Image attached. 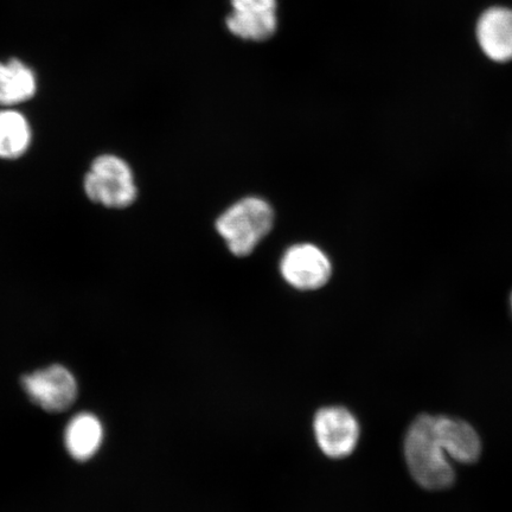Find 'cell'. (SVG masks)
I'll return each instance as SVG.
<instances>
[{
  "label": "cell",
  "instance_id": "277c9868",
  "mask_svg": "<svg viewBox=\"0 0 512 512\" xmlns=\"http://www.w3.org/2000/svg\"><path fill=\"white\" fill-rule=\"evenodd\" d=\"M22 387L29 398L50 413H61L78 398V382L72 371L54 364L24 376Z\"/></svg>",
  "mask_w": 512,
  "mask_h": 512
},
{
  "label": "cell",
  "instance_id": "3957f363",
  "mask_svg": "<svg viewBox=\"0 0 512 512\" xmlns=\"http://www.w3.org/2000/svg\"><path fill=\"white\" fill-rule=\"evenodd\" d=\"M83 184L89 200L111 209L130 207L138 194L130 165L114 155L95 158Z\"/></svg>",
  "mask_w": 512,
  "mask_h": 512
},
{
  "label": "cell",
  "instance_id": "52a82bcc",
  "mask_svg": "<svg viewBox=\"0 0 512 512\" xmlns=\"http://www.w3.org/2000/svg\"><path fill=\"white\" fill-rule=\"evenodd\" d=\"M232 9L228 29L242 40L266 41L277 31V0H232Z\"/></svg>",
  "mask_w": 512,
  "mask_h": 512
},
{
  "label": "cell",
  "instance_id": "ba28073f",
  "mask_svg": "<svg viewBox=\"0 0 512 512\" xmlns=\"http://www.w3.org/2000/svg\"><path fill=\"white\" fill-rule=\"evenodd\" d=\"M477 40L492 61H512V10L492 8L485 11L477 24Z\"/></svg>",
  "mask_w": 512,
  "mask_h": 512
},
{
  "label": "cell",
  "instance_id": "6da1fadb",
  "mask_svg": "<svg viewBox=\"0 0 512 512\" xmlns=\"http://www.w3.org/2000/svg\"><path fill=\"white\" fill-rule=\"evenodd\" d=\"M405 454L409 471L425 489H446L454 482L453 467L435 433L434 416H420L409 427Z\"/></svg>",
  "mask_w": 512,
  "mask_h": 512
},
{
  "label": "cell",
  "instance_id": "5b68a950",
  "mask_svg": "<svg viewBox=\"0 0 512 512\" xmlns=\"http://www.w3.org/2000/svg\"><path fill=\"white\" fill-rule=\"evenodd\" d=\"M286 283L299 291H315L329 283L332 265L322 249L311 243L288 248L280 262Z\"/></svg>",
  "mask_w": 512,
  "mask_h": 512
},
{
  "label": "cell",
  "instance_id": "8992f818",
  "mask_svg": "<svg viewBox=\"0 0 512 512\" xmlns=\"http://www.w3.org/2000/svg\"><path fill=\"white\" fill-rule=\"evenodd\" d=\"M313 430L320 450L334 459L350 456L360 439L357 419L343 407L320 409L313 422Z\"/></svg>",
  "mask_w": 512,
  "mask_h": 512
},
{
  "label": "cell",
  "instance_id": "7a4b0ae2",
  "mask_svg": "<svg viewBox=\"0 0 512 512\" xmlns=\"http://www.w3.org/2000/svg\"><path fill=\"white\" fill-rule=\"evenodd\" d=\"M274 211L259 197H247L229 207L216 221L217 233L236 256L252 254L271 232Z\"/></svg>",
  "mask_w": 512,
  "mask_h": 512
},
{
  "label": "cell",
  "instance_id": "9c48e42d",
  "mask_svg": "<svg viewBox=\"0 0 512 512\" xmlns=\"http://www.w3.org/2000/svg\"><path fill=\"white\" fill-rule=\"evenodd\" d=\"M435 433L447 457L459 463H475L482 451L478 434L467 422L458 419L434 418Z\"/></svg>",
  "mask_w": 512,
  "mask_h": 512
},
{
  "label": "cell",
  "instance_id": "30bf717a",
  "mask_svg": "<svg viewBox=\"0 0 512 512\" xmlns=\"http://www.w3.org/2000/svg\"><path fill=\"white\" fill-rule=\"evenodd\" d=\"M104 437V426L98 416L83 412L68 422L64 431V445L72 458L87 462L98 453Z\"/></svg>",
  "mask_w": 512,
  "mask_h": 512
},
{
  "label": "cell",
  "instance_id": "4fadbf2b",
  "mask_svg": "<svg viewBox=\"0 0 512 512\" xmlns=\"http://www.w3.org/2000/svg\"><path fill=\"white\" fill-rule=\"evenodd\" d=\"M511 309H512V294H511Z\"/></svg>",
  "mask_w": 512,
  "mask_h": 512
},
{
  "label": "cell",
  "instance_id": "8fae6325",
  "mask_svg": "<svg viewBox=\"0 0 512 512\" xmlns=\"http://www.w3.org/2000/svg\"><path fill=\"white\" fill-rule=\"evenodd\" d=\"M37 91L32 69L19 60L0 62V105L14 107L29 101Z\"/></svg>",
  "mask_w": 512,
  "mask_h": 512
},
{
  "label": "cell",
  "instance_id": "7c38bea8",
  "mask_svg": "<svg viewBox=\"0 0 512 512\" xmlns=\"http://www.w3.org/2000/svg\"><path fill=\"white\" fill-rule=\"evenodd\" d=\"M31 127L21 112L11 107L0 110V158L22 157L31 144Z\"/></svg>",
  "mask_w": 512,
  "mask_h": 512
}]
</instances>
